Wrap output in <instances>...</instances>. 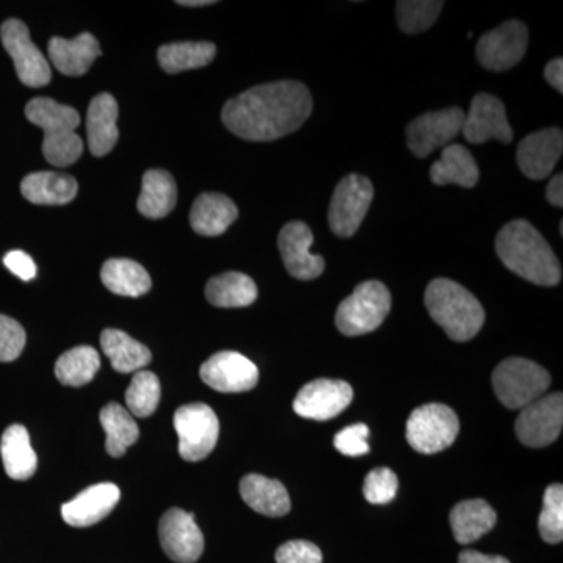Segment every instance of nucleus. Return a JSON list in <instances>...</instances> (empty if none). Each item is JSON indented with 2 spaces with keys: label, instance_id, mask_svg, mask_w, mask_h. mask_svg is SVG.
Instances as JSON below:
<instances>
[{
  "label": "nucleus",
  "instance_id": "1",
  "mask_svg": "<svg viewBox=\"0 0 563 563\" xmlns=\"http://www.w3.org/2000/svg\"><path fill=\"white\" fill-rule=\"evenodd\" d=\"M312 109V96L301 81H273L225 102L222 122L240 139L273 141L298 131Z\"/></svg>",
  "mask_w": 563,
  "mask_h": 563
},
{
  "label": "nucleus",
  "instance_id": "2",
  "mask_svg": "<svg viewBox=\"0 0 563 563\" xmlns=\"http://www.w3.org/2000/svg\"><path fill=\"white\" fill-rule=\"evenodd\" d=\"M495 246L504 265L517 276L540 287H555L561 282L558 255L528 221L515 220L504 225Z\"/></svg>",
  "mask_w": 563,
  "mask_h": 563
},
{
  "label": "nucleus",
  "instance_id": "3",
  "mask_svg": "<svg viewBox=\"0 0 563 563\" xmlns=\"http://www.w3.org/2000/svg\"><path fill=\"white\" fill-rule=\"evenodd\" d=\"M424 302L432 320L454 342H470L483 329V306L457 282L432 280L426 290Z\"/></svg>",
  "mask_w": 563,
  "mask_h": 563
},
{
  "label": "nucleus",
  "instance_id": "4",
  "mask_svg": "<svg viewBox=\"0 0 563 563\" xmlns=\"http://www.w3.org/2000/svg\"><path fill=\"white\" fill-rule=\"evenodd\" d=\"M25 117L43 129V154L51 165L63 168L79 161L84 141L76 133L80 117L73 107L49 98H36L25 106Z\"/></svg>",
  "mask_w": 563,
  "mask_h": 563
},
{
  "label": "nucleus",
  "instance_id": "5",
  "mask_svg": "<svg viewBox=\"0 0 563 563\" xmlns=\"http://www.w3.org/2000/svg\"><path fill=\"white\" fill-rule=\"evenodd\" d=\"M492 383L503 406L510 410H523L529 404L542 398L550 388L551 376L539 363L510 357L496 366Z\"/></svg>",
  "mask_w": 563,
  "mask_h": 563
},
{
  "label": "nucleus",
  "instance_id": "6",
  "mask_svg": "<svg viewBox=\"0 0 563 563\" xmlns=\"http://www.w3.org/2000/svg\"><path fill=\"white\" fill-rule=\"evenodd\" d=\"M391 309V295L383 282L366 280L344 299L335 322L343 335L358 336L376 331Z\"/></svg>",
  "mask_w": 563,
  "mask_h": 563
},
{
  "label": "nucleus",
  "instance_id": "7",
  "mask_svg": "<svg viewBox=\"0 0 563 563\" xmlns=\"http://www.w3.org/2000/svg\"><path fill=\"white\" fill-rule=\"evenodd\" d=\"M461 424L457 415L444 404H426L410 415L406 439L415 451L435 454L446 450L457 439Z\"/></svg>",
  "mask_w": 563,
  "mask_h": 563
},
{
  "label": "nucleus",
  "instance_id": "8",
  "mask_svg": "<svg viewBox=\"0 0 563 563\" xmlns=\"http://www.w3.org/2000/svg\"><path fill=\"white\" fill-rule=\"evenodd\" d=\"M174 428L179 437V454L184 461L199 462L214 450L220 437V421L207 404H188L174 413Z\"/></svg>",
  "mask_w": 563,
  "mask_h": 563
},
{
  "label": "nucleus",
  "instance_id": "9",
  "mask_svg": "<svg viewBox=\"0 0 563 563\" xmlns=\"http://www.w3.org/2000/svg\"><path fill=\"white\" fill-rule=\"evenodd\" d=\"M374 198L373 184L361 174H350L336 185L329 207V225L336 236L350 239L358 231Z\"/></svg>",
  "mask_w": 563,
  "mask_h": 563
},
{
  "label": "nucleus",
  "instance_id": "10",
  "mask_svg": "<svg viewBox=\"0 0 563 563\" xmlns=\"http://www.w3.org/2000/svg\"><path fill=\"white\" fill-rule=\"evenodd\" d=\"M0 38L14 63L18 77L31 88L46 87L51 81V66L38 47L33 44L27 25L9 20L0 27Z\"/></svg>",
  "mask_w": 563,
  "mask_h": 563
},
{
  "label": "nucleus",
  "instance_id": "11",
  "mask_svg": "<svg viewBox=\"0 0 563 563\" xmlns=\"http://www.w3.org/2000/svg\"><path fill=\"white\" fill-rule=\"evenodd\" d=\"M563 426L562 393L542 396L521 410L515 422L518 440L529 448L550 446L561 435Z\"/></svg>",
  "mask_w": 563,
  "mask_h": 563
},
{
  "label": "nucleus",
  "instance_id": "12",
  "mask_svg": "<svg viewBox=\"0 0 563 563\" xmlns=\"http://www.w3.org/2000/svg\"><path fill=\"white\" fill-rule=\"evenodd\" d=\"M465 113L457 107L421 114L407 125V146L418 158H426L440 147L450 146L462 133Z\"/></svg>",
  "mask_w": 563,
  "mask_h": 563
},
{
  "label": "nucleus",
  "instance_id": "13",
  "mask_svg": "<svg viewBox=\"0 0 563 563\" xmlns=\"http://www.w3.org/2000/svg\"><path fill=\"white\" fill-rule=\"evenodd\" d=\"M528 41L529 32L523 22H504L479 40L476 47L477 60L488 70L514 68L523 60Z\"/></svg>",
  "mask_w": 563,
  "mask_h": 563
},
{
  "label": "nucleus",
  "instance_id": "14",
  "mask_svg": "<svg viewBox=\"0 0 563 563\" xmlns=\"http://www.w3.org/2000/svg\"><path fill=\"white\" fill-rule=\"evenodd\" d=\"M354 391L344 380L317 379L303 385L292 402V409L307 420L328 421L347 409Z\"/></svg>",
  "mask_w": 563,
  "mask_h": 563
},
{
  "label": "nucleus",
  "instance_id": "15",
  "mask_svg": "<svg viewBox=\"0 0 563 563\" xmlns=\"http://www.w3.org/2000/svg\"><path fill=\"white\" fill-rule=\"evenodd\" d=\"M158 533L163 551L172 561L195 563L201 558L206 542L195 515L174 507L163 515Z\"/></svg>",
  "mask_w": 563,
  "mask_h": 563
},
{
  "label": "nucleus",
  "instance_id": "16",
  "mask_svg": "<svg viewBox=\"0 0 563 563\" xmlns=\"http://www.w3.org/2000/svg\"><path fill=\"white\" fill-rule=\"evenodd\" d=\"M462 133L472 144H483L488 140L512 143L514 140L504 103L487 92L474 96L468 114L463 120Z\"/></svg>",
  "mask_w": 563,
  "mask_h": 563
},
{
  "label": "nucleus",
  "instance_id": "17",
  "mask_svg": "<svg viewBox=\"0 0 563 563\" xmlns=\"http://www.w3.org/2000/svg\"><path fill=\"white\" fill-rule=\"evenodd\" d=\"M201 379L217 391H250L258 383V368L240 352L222 351L203 363Z\"/></svg>",
  "mask_w": 563,
  "mask_h": 563
},
{
  "label": "nucleus",
  "instance_id": "18",
  "mask_svg": "<svg viewBox=\"0 0 563 563\" xmlns=\"http://www.w3.org/2000/svg\"><path fill=\"white\" fill-rule=\"evenodd\" d=\"M279 251L287 272L295 279L312 280L324 272V258L310 252L313 233L301 221H291L279 233Z\"/></svg>",
  "mask_w": 563,
  "mask_h": 563
},
{
  "label": "nucleus",
  "instance_id": "19",
  "mask_svg": "<svg viewBox=\"0 0 563 563\" xmlns=\"http://www.w3.org/2000/svg\"><path fill=\"white\" fill-rule=\"evenodd\" d=\"M563 133L561 129H544L531 133L517 150V163L528 179L543 180L561 161Z\"/></svg>",
  "mask_w": 563,
  "mask_h": 563
},
{
  "label": "nucleus",
  "instance_id": "20",
  "mask_svg": "<svg viewBox=\"0 0 563 563\" xmlns=\"http://www.w3.org/2000/svg\"><path fill=\"white\" fill-rule=\"evenodd\" d=\"M121 492L114 484H96L63 504L62 517L73 528H88L102 521L120 503Z\"/></svg>",
  "mask_w": 563,
  "mask_h": 563
},
{
  "label": "nucleus",
  "instance_id": "21",
  "mask_svg": "<svg viewBox=\"0 0 563 563\" xmlns=\"http://www.w3.org/2000/svg\"><path fill=\"white\" fill-rule=\"evenodd\" d=\"M117 99L109 92H101L92 99L87 113V139L92 155L103 157L117 146L120 139L118 131Z\"/></svg>",
  "mask_w": 563,
  "mask_h": 563
},
{
  "label": "nucleus",
  "instance_id": "22",
  "mask_svg": "<svg viewBox=\"0 0 563 563\" xmlns=\"http://www.w3.org/2000/svg\"><path fill=\"white\" fill-rule=\"evenodd\" d=\"M49 57L52 65L65 76H84L91 68L96 58L101 55L98 40L91 33H81L74 40L52 38L49 41Z\"/></svg>",
  "mask_w": 563,
  "mask_h": 563
},
{
  "label": "nucleus",
  "instance_id": "23",
  "mask_svg": "<svg viewBox=\"0 0 563 563\" xmlns=\"http://www.w3.org/2000/svg\"><path fill=\"white\" fill-rule=\"evenodd\" d=\"M239 218V209L228 196L203 192L192 203L190 224L192 231L203 236L222 235Z\"/></svg>",
  "mask_w": 563,
  "mask_h": 563
},
{
  "label": "nucleus",
  "instance_id": "24",
  "mask_svg": "<svg viewBox=\"0 0 563 563\" xmlns=\"http://www.w3.org/2000/svg\"><path fill=\"white\" fill-rule=\"evenodd\" d=\"M240 493L243 501L257 514L277 518L290 512V495L279 481L261 474H247L240 483Z\"/></svg>",
  "mask_w": 563,
  "mask_h": 563
},
{
  "label": "nucleus",
  "instance_id": "25",
  "mask_svg": "<svg viewBox=\"0 0 563 563\" xmlns=\"http://www.w3.org/2000/svg\"><path fill=\"white\" fill-rule=\"evenodd\" d=\"M0 455L3 468L14 481L31 479L38 466L35 451L31 444L27 429L21 424H13L2 433L0 440Z\"/></svg>",
  "mask_w": 563,
  "mask_h": 563
},
{
  "label": "nucleus",
  "instance_id": "26",
  "mask_svg": "<svg viewBox=\"0 0 563 563\" xmlns=\"http://www.w3.org/2000/svg\"><path fill=\"white\" fill-rule=\"evenodd\" d=\"M496 518L495 509L484 499L455 504L450 515L454 539L461 544L476 542L495 528Z\"/></svg>",
  "mask_w": 563,
  "mask_h": 563
},
{
  "label": "nucleus",
  "instance_id": "27",
  "mask_svg": "<svg viewBox=\"0 0 563 563\" xmlns=\"http://www.w3.org/2000/svg\"><path fill=\"white\" fill-rule=\"evenodd\" d=\"M77 191L79 185L68 174L33 173L21 184L22 196L38 206H63L73 201Z\"/></svg>",
  "mask_w": 563,
  "mask_h": 563
},
{
  "label": "nucleus",
  "instance_id": "28",
  "mask_svg": "<svg viewBox=\"0 0 563 563\" xmlns=\"http://www.w3.org/2000/svg\"><path fill=\"white\" fill-rule=\"evenodd\" d=\"M431 179L440 187L459 185L463 188H473L479 181V166L466 147L461 144H450L443 147L442 158L433 163Z\"/></svg>",
  "mask_w": 563,
  "mask_h": 563
},
{
  "label": "nucleus",
  "instance_id": "29",
  "mask_svg": "<svg viewBox=\"0 0 563 563\" xmlns=\"http://www.w3.org/2000/svg\"><path fill=\"white\" fill-rule=\"evenodd\" d=\"M177 202V187L172 174L151 169L144 174L139 198V211L151 220H161L172 213Z\"/></svg>",
  "mask_w": 563,
  "mask_h": 563
},
{
  "label": "nucleus",
  "instance_id": "30",
  "mask_svg": "<svg viewBox=\"0 0 563 563\" xmlns=\"http://www.w3.org/2000/svg\"><path fill=\"white\" fill-rule=\"evenodd\" d=\"M257 295V285L243 273L232 272L211 277L206 287L207 301L221 309L251 306Z\"/></svg>",
  "mask_w": 563,
  "mask_h": 563
},
{
  "label": "nucleus",
  "instance_id": "31",
  "mask_svg": "<svg viewBox=\"0 0 563 563\" xmlns=\"http://www.w3.org/2000/svg\"><path fill=\"white\" fill-rule=\"evenodd\" d=\"M101 346L103 354L109 357L111 366L118 373L140 372L152 361L151 351L144 344L118 329H107L102 332Z\"/></svg>",
  "mask_w": 563,
  "mask_h": 563
},
{
  "label": "nucleus",
  "instance_id": "32",
  "mask_svg": "<svg viewBox=\"0 0 563 563\" xmlns=\"http://www.w3.org/2000/svg\"><path fill=\"white\" fill-rule=\"evenodd\" d=\"M101 279L114 295L139 298L151 290L152 280L140 263L129 258H110L103 263Z\"/></svg>",
  "mask_w": 563,
  "mask_h": 563
},
{
  "label": "nucleus",
  "instance_id": "33",
  "mask_svg": "<svg viewBox=\"0 0 563 563\" xmlns=\"http://www.w3.org/2000/svg\"><path fill=\"white\" fill-rule=\"evenodd\" d=\"M101 424L107 433V453L122 457L125 451L139 440L140 429L132 413L117 402L107 404L101 410Z\"/></svg>",
  "mask_w": 563,
  "mask_h": 563
},
{
  "label": "nucleus",
  "instance_id": "34",
  "mask_svg": "<svg viewBox=\"0 0 563 563\" xmlns=\"http://www.w3.org/2000/svg\"><path fill=\"white\" fill-rule=\"evenodd\" d=\"M217 47L207 41H185V43L165 44L158 49V63L169 74L198 69L213 62Z\"/></svg>",
  "mask_w": 563,
  "mask_h": 563
},
{
  "label": "nucleus",
  "instance_id": "35",
  "mask_svg": "<svg viewBox=\"0 0 563 563\" xmlns=\"http://www.w3.org/2000/svg\"><path fill=\"white\" fill-rule=\"evenodd\" d=\"M101 368V357L91 346H77L62 355L55 363V376L63 385L81 387L95 379Z\"/></svg>",
  "mask_w": 563,
  "mask_h": 563
},
{
  "label": "nucleus",
  "instance_id": "36",
  "mask_svg": "<svg viewBox=\"0 0 563 563\" xmlns=\"http://www.w3.org/2000/svg\"><path fill=\"white\" fill-rule=\"evenodd\" d=\"M161 395V380L154 373L136 372L125 391L129 412L140 418L151 417L157 410Z\"/></svg>",
  "mask_w": 563,
  "mask_h": 563
},
{
  "label": "nucleus",
  "instance_id": "37",
  "mask_svg": "<svg viewBox=\"0 0 563 563\" xmlns=\"http://www.w3.org/2000/svg\"><path fill=\"white\" fill-rule=\"evenodd\" d=\"M444 3L435 0H401L396 3L399 27L406 33H421L431 29Z\"/></svg>",
  "mask_w": 563,
  "mask_h": 563
},
{
  "label": "nucleus",
  "instance_id": "38",
  "mask_svg": "<svg viewBox=\"0 0 563 563\" xmlns=\"http://www.w3.org/2000/svg\"><path fill=\"white\" fill-rule=\"evenodd\" d=\"M540 537L550 544L563 540V487L551 484L543 495V509L539 518Z\"/></svg>",
  "mask_w": 563,
  "mask_h": 563
},
{
  "label": "nucleus",
  "instance_id": "39",
  "mask_svg": "<svg viewBox=\"0 0 563 563\" xmlns=\"http://www.w3.org/2000/svg\"><path fill=\"white\" fill-rule=\"evenodd\" d=\"M398 492V476L390 468H376L369 472L363 484V495L366 501L376 504H388L395 499Z\"/></svg>",
  "mask_w": 563,
  "mask_h": 563
},
{
  "label": "nucleus",
  "instance_id": "40",
  "mask_svg": "<svg viewBox=\"0 0 563 563\" xmlns=\"http://www.w3.org/2000/svg\"><path fill=\"white\" fill-rule=\"evenodd\" d=\"M25 331L13 318L0 314V362H13L25 346Z\"/></svg>",
  "mask_w": 563,
  "mask_h": 563
},
{
  "label": "nucleus",
  "instance_id": "41",
  "mask_svg": "<svg viewBox=\"0 0 563 563\" xmlns=\"http://www.w3.org/2000/svg\"><path fill=\"white\" fill-rule=\"evenodd\" d=\"M368 435V426L361 422V424L347 426L343 431L336 433L333 444H335L336 451L347 457H361V455L369 453Z\"/></svg>",
  "mask_w": 563,
  "mask_h": 563
},
{
  "label": "nucleus",
  "instance_id": "42",
  "mask_svg": "<svg viewBox=\"0 0 563 563\" xmlns=\"http://www.w3.org/2000/svg\"><path fill=\"white\" fill-rule=\"evenodd\" d=\"M277 563H322L320 548L307 540H291L276 551Z\"/></svg>",
  "mask_w": 563,
  "mask_h": 563
},
{
  "label": "nucleus",
  "instance_id": "43",
  "mask_svg": "<svg viewBox=\"0 0 563 563\" xmlns=\"http://www.w3.org/2000/svg\"><path fill=\"white\" fill-rule=\"evenodd\" d=\"M7 268L10 269L14 276L20 277L21 280H32L36 276V265L32 261L31 255L22 251H11L3 257Z\"/></svg>",
  "mask_w": 563,
  "mask_h": 563
},
{
  "label": "nucleus",
  "instance_id": "44",
  "mask_svg": "<svg viewBox=\"0 0 563 563\" xmlns=\"http://www.w3.org/2000/svg\"><path fill=\"white\" fill-rule=\"evenodd\" d=\"M544 79L551 87L555 88L559 92L563 91V60L562 58H554L544 66Z\"/></svg>",
  "mask_w": 563,
  "mask_h": 563
},
{
  "label": "nucleus",
  "instance_id": "45",
  "mask_svg": "<svg viewBox=\"0 0 563 563\" xmlns=\"http://www.w3.org/2000/svg\"><path fill=\"white\" fill-rule=\"evenodd\" d=\"M459 563H510L506 558L501 555H487L477 553V551H463L459 555Z\"/></svg>",
  "mask_w": 563,
  "mask_h": 563
},
{
  "label": "nucleus",
  "instance_id": "46",
  "mask_svg": "<svg viewBox=\"0 0 563 563\" xmlns=\"http://www.w3.org/2000/svg\"><path fill=\"white\" fill-rule=\"evenodd\" d=\"M547 199L551 206L558 207L561 209L563 206V177L562 174H558V176L553 177V180L548 184L547 188Z\"/></svg>",
  "mask_w": 563,
  "mask_h": 563
},
{
  "label": "nucleus",
  "instance_id": "47",
  "mask_svg": "<svg viewBox=\"0 0 563 563\" xmlns=\"http://www.w3.org/2000/svg\"><path fill=\"white\" fill-rule=\"evenodd\" d=\"M180 5L184 7H207V5H213V0H188V2H179Z\"/></svg>",
  "mask_w": 563,
  "mask_h": 563
}]
</instances>
